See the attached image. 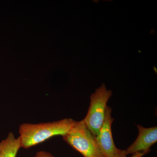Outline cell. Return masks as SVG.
<instances>
[{"label":"cell","mask_w":157,"mask_h":157,"mask_svg":"<svg viewBox=\"0 0 157 157\" xmlns=\"http://www.w3.org/2000/svg\"><path fill=\"white\" fill-rule=\"evenodd\" d=\"M112 94L102 84L90 96L88 111L83 121L88 129L94 137L98 134L104 123L107 103Z\"/></svg>","instance_id":"cell-3"},{"label":"cell","mask_w":157,"mask_h":157,"mask_svg":"<svg viewBox=\"0 0 157 157\" xmlns=\"http://www.w3.org/2000/svg\"><path fill=\"white\" fill-rule=\"evenodd\" d=\"M127 154L125 150H119L118 151L113 157H126Z\"/></svg>","instance_id":"cell-8"},{"label":"cell","mask_w":157,"mask_h":157,"mask_svg":"<svg viewBox=\"0 0 157 157\" xmlns=\"http://www.w3.org/2000/svg\"><path fill=\"white\" fill-rule=\"evenodd\" d=\"M35 157H54L50 153L45 151H40L36 154Z\"/></svg>","instance_id":"cell-7"},{"label":"cell","mask_w":157,"mask_h":157,"mask_svg":"<svg viewBox=\"0 0 157 157\" xmlns=\"http://www.w3.org/2000/svg\"><path fill=\"white\" fill-rule=\"evenodd\" d=\"M71 118L39 124L25 123L19 128L21 147L28 149L57 135L64 136L76 123Z\"/></svg>","instance_id":"cell-1"},{"label":"cell","mask_w":157,"mask_h":157,"mask_svg":"<svg viewBox=\"0 0 157 157\" xmlns=\"http://www.w3.org/2000/svg\"><path fill=\"white\" fill-rule=\"evenodd\" d=\"M144 155L143 152H137L133 154L131 157H142Z\"/></svg>","instance_id":"cell-9"},{"label":"cell","mask_w":157,"mask_h":157,"mask_svg":"<svg viewBox=\"0 0 157 157\" xmlns=\"http://www.w3.org/2000/svg\"><path fill=\"white\" fill-rule=\"evenodd\" d=\"M112 109L107 106L103 125L95 138L101 153L104 157H113L119 151L113 139L111 126L114 119L111 117Z\"/></svg>","instance_id":"cell-4"},{"label":"cell","mask_w":157,"mask_h":157,"mask_svg":"<svg viewBox=\"0 0 157 157\" xmlns=\"http://www.w3.org/2000/svg\"><path fill=\"white\" fill-rule=\"evenodd\" d=\"M138 135L137 139L127 149V155L134 154L137 152L148 153L150 147L157 141V127L145 128L137 125Z\"/></svg>","instance_id":"cell-5"},{"label":"cell","mask_w":157,"mask_h":157,"mask_svg":"<svg viewBox=\"0 0 157 157\" xmlns=\"http://www.w3.org/2000/svg\"><path fill=\"white\" fill-rule=\"evenodd\" d=\"M63 139L84 157H104L98 147L94 136L84 121H76Z\"/></svg>","instance_id":"cell-2"},{"label":"cell","mask_w":157,"mask_h":157,"mask_svg":"<svg viewBox=\"0 0 157 157\" xmlns=\"http://www.w3.org/2000/svg\"><path fill=\"white\" fill-rule=\"evenodd\" d=\"M21 147L19 137L16 138L12 132H10L6 139L0 142V157H16Z\"/></svg>","instance_id":"cell-6"}]
</instances>
